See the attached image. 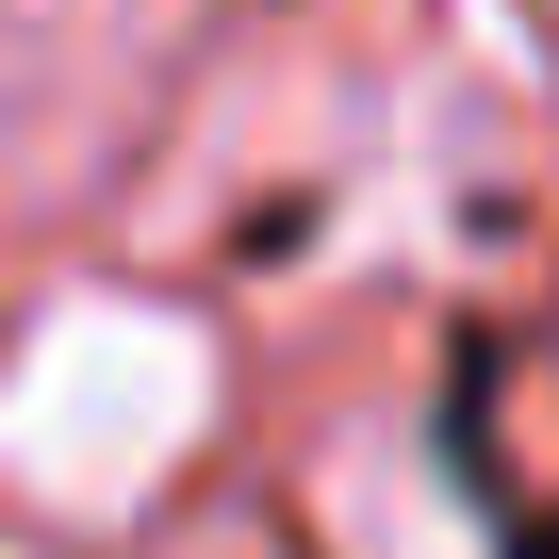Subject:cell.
Here are the masks:
<instances>
[{
    "mask_svg": "<svg viewBox=\"0 0 559 559\" xmlns=\"http://www.w3.org/2000/svg\"><path fill=\"white\" fill-rule=\"evenodd\" d=\"M214 428V346L148 297H67L17 362H0V477L67 526H116L181 477V444Z\"/></svg>",
    "mask_w": 559,
    "mask_h": 559,
    "instance_id": "cell-1",
    "label": "cell"
}]
</instances>
